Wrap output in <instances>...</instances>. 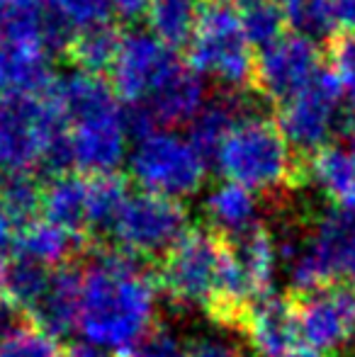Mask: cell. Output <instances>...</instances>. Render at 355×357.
<instances>
[{"instance_id":"obj_13","label":"cell","mask_w":355,"mask_h":357,"mask_svg":"<svg viewBox=\"0 0 355 357\" xmlns=\"http://www.w3.org/2000/svg\"><path fill=\"white\" fill-rule=\"evenodd\" d=\"M81 258L54 268L52 280H49L44 294L29 309L32 324L56 340L68 335L73 328H78V304H81L83 282Z\"/></svg>"},{"instance_id":"obj_21","label":"cell","mask_w":355,"mask_h":357,"mask_svg":"<svg viewBox=\"0 0 355 357\" xmlns=\"http://www.w3.org/2000/svg\"><path fill=\"white\" fill-rule=\"evenodd\" d=\"M88 178V238L107 243L112 226L129 197V180L119 173Z\"/></svg>"},{"instance_id":"obj_12","label":"cell","mask_w":355,"mask_h":357,"mask_svg":"<svg viewBox=\"0 0 355 357\" xmlns=\"http://www.w3.org/2000/svg\"><path fill=\"white\" fill-rule=\"evenodd\" d=\"M322 66L317 42L299 34H282L258 54L256 93H263L275 105H282L307 88Z\"/></svg>"},{"instance_id":"obj_16","label":"cell","mask_w":355,"mask_h":357,"mask_svg":"<svg viewBox=\"0 0 355 357\" xmlns=\"http://www.w3.org/2000/svg\"><path fill=\"white\" fill-rule=\"evenodd\" d=\"M52 56L39 44L0 42V95H39L52 88Z\"/></svg>"},{"instance_id":"obj_30","label":"cell","mask_w":355,"mask_h":357,"mask_svg":"<svg viewBox=\"0 0 355 357\" xmlns=\"http://www.w3.org/2000/svg\"><path fill=\"white\" fill-rule=\"evenodd\" d=\"M119 357H185V350L158 324L151 333H146L134 348H129L127 353H122Z\"/></svg>"},{"instance_id":"obj_38","label":"cell","mask_w":355,"mask_h":357,"mask_svg":"<svg viewBox=\"0 0 355 357\" xmlns=\"http://www.w3.org/2000/svg\"><path fill=\"white\" fill-rule=\"evenodd\" d=\"M5 175H8V170H5L3 160H0V183H3V180H5Z\"/></svg>"},{"instance_id":"obj_6","label":"cell","mask_w":355,"mask_h":357,"mask_svg":"<svg viewBox=\"0 0 355 357\" xmlns=\"http://www.w3.org/2000/svg\"><path fill=\"white\" fill-rule=\"evenodd\" d=\"M346 105L348 98L341 80L324 63L307 88L292 95L287 102L278 105L275 124L299 158L302 153L312 158L322 149L331 146L336 129H341Z\"/></svg>"},{"instance_id":"obj_36","label":"cell","mask_w":355,"mask_h":357,"mask_svg":"<svg viewBox=\"0 0 355 357\" xmlns=\"http://www.w3.org/2000/svg\"><path fill=\"white\" fill-rule=\"evenodd\" d=\"M285 357H331V355H324V353H317L312 348H304V345H297L292 353H287Z\"/></svg>"},{"instance_id":"obj_34","label":"cell","mask_w":355,"mask_h":357,"mask_svg":"<svg viewBox=\"0 0 355 357\" xmlns=\"http://www.w3.org/2000/svg\"><path fill=\"white\" fill-rule=\"evenodd\" d=\"M61 357H119V355H109L107 350L98 348V345H88V343H68L63 345Z\"/></svg>"},{"instance_id":"obj_32","label":"cell","mask_w":355,"mask_h":357,"mask_svg":"<svg viewBox=\"0 0 355 357\" xmlns=\"http://www.w3.org/2000/svg\"><path fill=\"white\" fill-rule=\"evenodd\" d=\"M114 15H117L122 22H137L144 15H149L153 0H112Z\"/></svg>"},{"instance_id":"obj_19","label":"cell","mask_w":355,"mask_h":357,"mask_svg":"<svg viewBox=\"0 0 355 357\" xmlns=\"http://www.w3.org/2000/svg\"><path fill=\"white\" fill-rule=\"evenodd\" d=\"M309 178L319 183L333 207L355 212V149L326 146L309 158Z\"/></svg>"},{"instance_id":"obj_29","label":"cell","mask_w":355,"mask_h":357,"mask_svg":"<svg viewBox=\"0 0 355 357\" xmlns=\"http://www.w3.org/2000/svg\"><path fill=\"white\" fill-rule=\"evenodd\" d=\"M61 353L59 340L37 328L32 321L0 343V357H61Z\"/></svg>"},{"instance_id":"obj_20","label":"cell","mask_w":355,"mask_h":357,"mask_svg":"<svg viewBox=\"0 0 355 357\" xmlns=\"http://www.w3.org/2000/svg\"><path fill=\"white\" fill-rule=\"evenodd\" d=\"M204 212L209 216V229L222 236H239L251 226L261 224L258 195L234 183H222L207 195Z\"/></svg>"},{"instance_id":"obj_22","label":"cell","mask_w":355,"mask_h":357,"mask_svg":"<svg viewBox=\"0 0 355 357\" xmlns=\"http://www.w3.org/2000/svg\"><path fill=\"white\" fill-rule=\"evenodd\" d=\"M52 270L54 268L49 265L24 258V255H3L0 258V294L29 314V309L37 304L39 296L47 289Z\"/></svg>"},{"instance_id":"obj_31","label":"cell","mask_w":355,"mask_h":357,"mask_svg":"<svg viewBox=\"0 0 355 357\" xmlns=\"http://www.w3.org/2000/svg\"><path fill=\"white\" fill-rule=\"evenodd\" d=\"M183 350L185 357H243L239 348L212 338H192Z\"/></svg>"},{"instance_id":"obj_27","label":"cell","mask_w":355,"mask_h":357,"mask_svg":"<svg viewBox=\"0 0 355 357\" xmlns=\"http://www.w3.org/2000/svg\"><path fill=\"white\" fill-rule=\"evenodd\" d=\"M49 10L71 32V37L83 29L109 24V17L114 15L112 0H49Z\"/></svg>"},{"instance_id":"obj_28","label":"cell","mask_w":355,"mask_h":357,"mask_svg":"<svg viewBox=\"0 0 355 357\" xmlns=\"http://www.w3.org/2000/svg\"><path fill=\"white\" fill-rule=\"evenodd\" d=\"M241 24L246 39L251 42V47L266 49L268 44L278 42L282 37L285 17L280 13V5L273 0H261V3L246 5L241 13Z\"/></svg>"},{"instance_id":"obj_1","label":"cell","mask_w":355,"mask_h":357,"mask_svg":"<svg viewBox=\"0 0 355 357\" xmlns=\"http://www.w3.org/2000/svg\"><path fill=\"white\" fill-rule=\"evenodd\" d=\"M81 263L78 328L90 343L127 353L161 324L153 268L100 241H90Z\"/></svg>"},{"instance_id":"obj_2","label":"cell","mask_w":355,"mask_h":357,"mask_svg":"<svg viewBox=\"0 0 355 357\" xmlns=\"http://www.w3.org/2000/svg\"><path fill=\"white\" fill-rule=\"evenodd\" d=\"M66 127L73 173H117L127 153V112L103 75L71 73L49 88Z\"/></svg>"},{"instance_id":"obj_33","label":"cell","mask_w":355,"mask_h":357,"mask_svg":"<svg viewBox=\"0 0 355 357\" xmlns=\"http://www.w3.org/2000/svg\"><path fill=\"white\" fill-rule=\"evenodd\" d=\"M341 32H355V0H331Z\"/></svg>"},{"instance_id":"obj_23","label":"cell","mask_w":355,"mask_h":357,"mask_svg":"<svg viewBox=\"0 0 355 357\" xmlns=\"http://www.w3.org/2000/svg\"><path fill=\"white\" fill-rule=\"evenodd\" d=\"M202 8L204 0H153L146 15L151 34L173 52L188 47Z\"/></svg>"},{"instance_id":"obj_35","label":"cell","mask_w":355,"mask_h":357,"mask_svg":"<svg viewBox=\"0 0 355 357\" xmlns=\"http://www.w3.org/2000/svg\"><path fill=\"white\" fill-rule=\"evenodd\" d=\"M10 245H13V226L0 214V258L10 253Z\"/></svg>"},{"instance_id":"obj_14","label":"cell","mask_w":355,"mask_h":357,"mask_svg":"<svg viewBox=\"0 0 355 357\" xmlns=\"http://www.w3.org/2000/svg\"><path fill=\"white\" fill-rule=\"evenodd\" d=\"M243 335L263 357H285L292 353L299 345V331L287 296L270 294L256 301Z\"/></svg>"},{"instance_id":"obj_10","label":"cell","mask_w":355,"mask_h":357,"mask_svg":"<svg viewBox=\"0 0 355 357\" xmlns=\"http://www.w3.org/2000/svg\"><path fill=\"white\" fill-rule=\"evenodd\" d=\"M287 301L304 348L338 357L355 340V284L331 282L312 291H289Z\"/></svg>"},{"instance_id":"obj_8","label":"cell","mask_w":355,"mask_h":357,"mask_svg":"<svg viewBox=\"0 0 355 357\" xmlns=\"http://www.w3.org/2000/svg\"><path fill=\"white\" fill-rule=\"evenodd\" d=\"M207 168L190 139L171 129H156L137 139L129 155V173L137 185L171 199L197 192L207 178Z\"/></svg>"},{"instance_id":"obj_26","label":"cell","mask_w":355,"mask_h":357,"mask_svg":"<svg viewBox=\"0 0 355 357\" xmlns=\"http://www.w3.org/2000/svg\"><path fill=\"white\" fill-rule=\"evenodd\" d=\"M278 5L285 24H289L299 37H307L312 42L317 39L331 42L333 37L343 34L333 15L331 0H280Z\"/></svg>"},{"instance_id":"obj_24","label":"cell","mask_w":355,"mask_h":357,"mask_svg":"<svg viewBox=\"0 0 355 357\" xmlns=\"http://www.w3.org/2000/svg\"><path fill=\"white\" fill-rule=\"evenodd\" d=\"M119 42H122V32L114 24H100V27L83 29V32L73 34L71 44H68L63 54L76 66V71L103 75L105 71L112 68Z\"/></svg>"},{"instance_id":"obj_4","label":"cell","mask_w":355,"mask_h":357,"mask_svg":"<svg viewBox=\"0 0 355 357\" xmlns=\"http://www.w3.org/2000/svg\"><path fill=\"white\" fill-rule=\"evenodd\" d=\"M227 243L209 226H190L176 245L153 265L158 294L176 309H207L214 304L222 284Z\"/></svg>"},{"instance_id":"obj_37","label":"cell","mask_w":355,"mask_h":357,"mask_svg":"<svg viewBox=\"0 0 355 357\" xmlns=\"http://www.w3.org/2000/svg\"><path fill=\"white\" fill-rule=\"evenodd\" d=\"M222 3H227V5H241V8H246V5H253V3H261V0H222Z\"/></svg>"},{"instance_id":"obj_25","label":"cell","mask_w":355,"mask_h":357,"mask_svg":"<svg viewBox=\"0 0 355 357\" xmlns=\"http://www.w3.org/2000/svg\"><path fill=\"white\" fill-rule=\"evenodd\" d=\"M44 183L37 173H8L0 183V214L15 231L39 221Z\"/></svg>"},{"instance_id":"obj_7","label":"cell","mask_w":355,"mask_h":357,"mask_svg":"<svg viewBox=\"0 0 355 357\" xmlns=\"http://www.w3.org/2000/svg\"><path fill=\"white\" fill-rule=\"evenodd\" d=\"M63 119L47 93L0 95V160L8 173H37Z\"/></svg>"},{"instance_id":"obj_5","label":"cell","mask_w":355,"mask_h":357,"mask_svg":"<svg viewBox=\"0 0 355 357\" xmlns=\"http://www.w3.org/2000/svg\"><path fill=\"white\" fill-rule=\"evenodd\" d=\"M188 66L222 80L234 93L256 90V56L241 15L227 3H204L188 44Z\"/></svg>"},{"instance_id":"obj_15","label":"cell","mask_w":355,"mask_h":357,"mask_svg":"<svg viewBox=\"0 0 355 357\" xmlns=\"http://www.w3.org/2000/svg\"><path fill=\"white\" fill-rule=\"evenodd\" d=\"M251 112H256V107L243 98V93H234V90L217 93L202 105V109L190 122L188 139L204 158V163H214V155L227 139V134L232 132V127Z\"/></svg>"},{"instance_id":"obj_9","label":"cell","mask_w":355,"mask_h":357,"mask_svg":"<svg viewBox=\"0 0 355 357\" xmlns=\"http://www.w3.org/2000/svg\"><path fill=\"white\" fill-rule=\"evenodd\" d=\"M188 229V209L178 199L137 190L129 192L107 243L153 268Z\"/></svg>"},{"instance_id":"obj_3","label":"cell","mask_w":355,"mask_h":357,"mask_svg":"<svg viewBox=\"0 0 355 357\" xmlns=\"http://www.w3.org/2000/svg\"><path fill=\"white\" fill-rule=\"evenodd\" d=\"M227 183L241 185L253 195H268L275 209L287 204V195L309 183V160H302L282 132L258 112L241 117L214 155Z\"/></svg>"},{"instance_id":"obj_17","label":"cell","mask_w":355,"mask_h":357,"mask_svg":"<svg viewBox=\"0 0 355 357\" xmlns=\"http://www.w3.org/2000/svg\"><path fill=\"white\" fill-rule=\"evenodd\" d=\"M44 221L88 238V178L81 173H66L49 178L42 190Z\"/></svg>"},{"instance_id":"obj_11","label":"cell","mask_w":355,"mask_h":357,"mask_svg":"<svg viewBox=\"0 0 355 357\" xmlns=\"http://www.w3.org/2000/svg\"><path fill=\"white\" fill-rule=\"evenodd\" d=\"M178 61L176 52L163 47L151 32L132 29L122 34L117 56L109 68L114 95L119 102L137 107L153 93V88Z\"/></svg>"},{"instance_id":"obj_18","label":"cell","mask_w":355,"mask_h":357,"mask_svg":"<svg viewBox=\"0 0 355 357\" xmlns=\"http://www.w3.org/2000/svg\"><path fill=\"white\" fill-rule=\"evenodd\" d=\"M88 243L90 241L78 238V236L39 219L34 224L24 226V229L15 231L10 253L32 258L37 263L49 265V268H59V265L81 258L86 253Z\"/></svg>"}]
</instances>
